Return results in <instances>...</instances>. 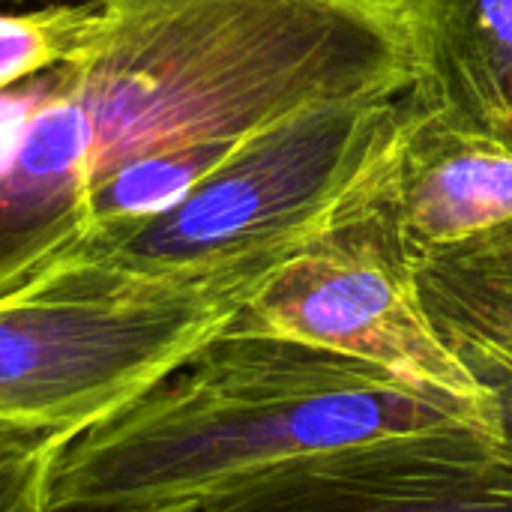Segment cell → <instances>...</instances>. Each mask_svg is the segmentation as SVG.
Segmentation results:
<instances>
[{
	"mask_svg": "<svg viewBox=\"0 0 512 512\" xmlns=\"http://www.w3.org/2000/svg\"><path fill=\"white\" fill-rule=\"evenodd\" d=\"M429 111L512 150V0H408Z\"/></svg>",
	"mask_w": 512,
	"mask_h": 512,
	"instance_id": "8",
	"label": "cell"
},
{
	"mask_svg": "<svg viewBox=\"0 0 512 512\" xmlns=\"http://www.w3.org/2000/svg\"><path fill=\"white\" fill-rule=\"evenodd\" d=\"M225 333L330 351L495 417L489 393L429 315L387 198L294 252Z\"/></svg>",
	"mask_w": 512,
	"mask_h": 512,
	"instance_id": "5",
	"label": "cell"
},
{
	"mask_svg": "<svg viewBox=\"0 0 512 512\" xmlns=\"http://www.w3.org/2000/svg\"><path fill=\"white\" fill-rule=\"evenodd\" d=\"M489 393L501 450L512 456V321L432 318Z\"/></svg>",
	"mask_w": 512,
	"mask_h": 512,
	"instance_id": "11",
	"label": "cell"
},
{
	"mask_svg": "<svg viewBox=\"0 0 512 512\" xmlns=\"http://www.w3.org/2000/svg\"><path fill=\"white\" fill-rule=\"evenodd\" d=\"M75 435L0 426V512H51V477Z\"/></svg>",
	"mask_w": 512,
	"mask_h": 512,
	"instance_id": "12",
	"label": "cell"
},
{
	"mask_svg": "<svg viewBox=\"0 0 512 512\" xmlns=\"http://www.w3.org/2000/svg\"><path fill=\"white\" fill-rule=\"evenodd\" d=\"M279 267L159 276L63 252L0 294V426L81 435L228 330Z\"/></svg>",
	"mask_w": 512,
	"mask_h": 512,
	"instance_id": "3",
	"label": "cell"
},
{
	"mask_svg": "<svg viewBox=\"0 0 512 512\" xmlns=\"http://www.w3.org/2000/svg\"><path fill=\"white\" fill-rule=\"evenodd\" d=\"M414 114L411 90L306 108L249 138L165 213L72 249L159 276L282 267L387 198Z\"/></svg>",
	"mask_w": 512,
	"mask_h": 512,
	"instance_id": "4",
	"label": "cell"
},
{
	"mask_svg": "<svg viewBox=\"0 0 512 512\" xmlns=\"http://www.w3.org/2000/svg\"><path fill=\"white\" fill-rule=\"evenodd\" d=\"M201 501H183V504H162V507H129V510H108V512H195Z\"/></svg>",
	"mask_w": 512,
	"mask_h": 512,
	"instance_id": "13",
	"label": "cell"
},
{
	"mask_svg": "<svg viewBox=\"0 0 512 512\" xmlns=\"http://www.w3.org/2000/svg\"><path fill=\"white\" fill-rule=\"evenodd\" d=\"M87 3H114V0H87Z\"/></svg>",
	"mask_w": 512,
	"mask_h": 512,
	"instance_id": "14",
	"label": "cell"
},
{
	"mask_svg": "<svg viewBox=\"0 0 512 512\" xmlns=\"http://www.w3.org/2000/svg\"><path fill=\"white\" fill-rule=\"evenodd\" d=\"M195 512H512V456L477 432L381 441L273 468Z\"/></svg>",
	"mask_w": 512,
	"mask_h": 512,
	"instance_id": "6",
	"label": "cell"
},
{
	"mask_svg": "<svg viewBox=\"0 0 512 512\" xmlns=\"http://www.w3.org/2000/svg\"><path fill=\"white\" fill-rule=\"evenodd\" d=\"M417 279L426 303L441 315L512 321V225L423 255L417 261Z\"/></svg>",
	"mask_w": 512,
	"mask_h": 512,
	"instance_id": "9",
	"label": "cell"
},
{
	"mask_svg": "<svg viewBox=\"0 0 512 512\" xmlns=\"http://www.w3.org/2000/svg\"><path fill=\"white\" fill-rule=\"evenodd\" d=\"M96 18V3L0 12V93L69 60Z\"/></svg>",
	"mask_w": 512,
	"mask_h": 512,
	"instance_id": "10",
	"label": "cell"
},
{
	"mask_svg": "<svg viewBox=\"0 0 512 512\" xmlns=\"http://www.w3.org/2000/svg\"><path fill=\"white\" fill-rule=\"evenodd\" d=\"M456 432L498 441V423L483 408L330 351L222 333L63 447L51 512L207 501L291 462Z\"/></svg>",
	"mask_w": 512,
	"mask_h": 512,
	"instance_id": "2",
	"label": "cell"
},
{
	"mask_svg": "<svg viewBox=\"0 0 512 512\" xmlns=\"http://www.w3.org/2000/svg\"><path fill=\"white\" fill-rule=\"evenodd\" d=\"M387 210L414 261L512 225V150L417 102Z\"/></svg>",
	"mask_w": 512,
	"mask_h": 512,
	"instance_id": "7",
	"label": "cell"
},
{
	"mask_svg": "<svg viewBox=\"0 0 512 512\" xmlns=\"http://www.w3.org/2000/svg\"><path fill=\"white\" fill-rule=\"evenodd\" d=\"M414 81L408 0L96 3L69 60L0 93V294L84 237L120 171Z\"/></svg>",
	"mask_w": 512,
	"mask_h": 512,
	"instance_id": "1",
	"label": "cell"
}]
</instances>
